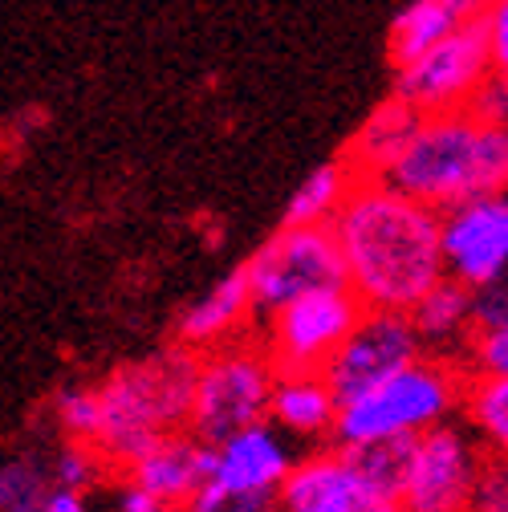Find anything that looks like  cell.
<instances>
[{
  "instance_id": "1f68e13d",
  "label": "cell",
  "mask_w": 508,
  "mask_h": 512,
  "mask_svg": "<svg viewBox=\"0 0 508 512\" xmlns=\"http://www.w3.org/2000/svg\"><path fill=\"white\" fill-rule=\"evenodd\" d=\"M452 13H456V21L460 25H468V21H484L488 13H492V5L496 0H443Z\"/></svg>"
},
{
  "instance_id": "52a82bcc",
  "label": "cell",
  "mask_w": 508,
  "mask_h": 512,
  "mask_svg": "<svg viewBox=\"0 0 508 512\" xmlns=\"http://www.w3.org/2000/svg\"><path fill=\"white\" fill-rule=\"evenodd\" d=\"M362 313L366 305L350 285L309 293L269 317L261 326V346L269 350L277 374H322L358 330Z\"/></svg>"
},
{
  "instance_id": "d4e9b609",
  "label": "cell",
  "mask_w": 508,
  "mask_h": 512,
  "mask_svg": "<svg viewBox=\"0 0 508 512\" xmlns=\"http://www.w3.org/2000/svg\"><path fill=\"white\" fill-rule=\"evenodd\" d=\"M110 464L102 460V452L98 447H90V443H61L57 452L49 456V472H53V484H57V492H90L98 480H102V472H106Z\"/></svg>"
},
{
  "instance_id": "ba28073f",
  "label": "cell",
  "mask_w": 508,
  "mask_h": 512,
  "mask_svg": "<svg viewBox=\"0 0 508 512\" xmlns=\"http://www.w3.org/2000/svg\"><path fill=\"white\" fill-rule=\"evenodd\" d=\"M488 82H492V53H488L484 21L460 25L431 53L395 70V94L411 102L423 118L472 110Z\"/></svg>"
},
{
  "instance_id": "cb8c5ba5",
  "label": "cell",
  "mask_w": 508,
  "mask_h": 512,
  "mask_svg": "<svg viewBox=\"0 0 508 512\" xmlns=\"http://www.w3.org/2000/svg\"><path fill=\"white\" fill-rule=\"evenodd\" d=\"M53 419L57 431L70 443H90L98 447L102 435V391L98 387H66L53 399Z\"/></svg>"
},
{
  "instance_id": "30bf717a",
  "label": "cell",
  "mask_w": 508,
  "mask_h": 512,
  "mask_svg": "<svg viewBox=\"0 0 508 512\" xmlns=\"http://www.w3.org/2000/svg\"><path fill=\"white\" fill-rule=\"evenodd\" d=\"M488 452L472 427L443 423L415 439L411 476L403 488V512H464Z\"/></svg>"
},
{
  "instance_id": "2e32d148",
  "label": "cell",
  "mask_w": 508,
  "mask_h": 512,
  "mask_svg": "<svg viewBox=\"0 0 508 512\" xmlns=\"http://www.w3.org/2000/svg\"><path fill=\"white\" fill-rule=\"evenodd\" d=\"M419 126H423V114L399 94H391L383 106L370 110V118L358 126V135L346 143L342 159L358 179H387L395 163L407 155V147L415 143Z\"/></svg>"
},
{
  "instance_id": "8992f818",
  "label": "cell",
  "mask_w": 508,
  "mask_h": 512,
  "mask_svg": "<svg viewBox=\"0 0 508 512\" xmlns=\"http://www.w3.org/2000/svg\"><path fill=\"white\" fill-rule=\"evenodd\" d=\"M252 289V305H257L261 326L285 305L350 285L346 277V256L334 236V224H313V228H293L281 224L273 240H265L257 252L240 265Z\"/></svg>"
},
{
  "instance_id": "836d02e7",
  "label": "cell",
  "mask_w": 508,
  "mask_h": 512,
  "mask_svg": "<svg viewBox=\"0 0 508 512\" xmlns=\"http://www.w3.org/2000/svg\"><path fill=\"white\" fill-rule=\"evenodd\" d=\"M163 512H187V508H163Z\"/></svg>"
},
{
  "instance_id": "6da1fadb",
  "label": "cell",
  "mask_w": 508,
  "mask_h": 512,
  "mask_svg": "<svg viewBox=\"0 0 508 512\" xmlns=\"http://www.w3.org/2000/svg\"><path fill=\"white\" fill-rule=\"evenodd\" d=\"M439 228V212L403 196L387 179H358L334 220L354 297L366 309L411 313L448 277Z\"/></svg>"
},
{
  "instance_id": "484cf974",
  "label": "cell",
  "mask_w": 508,
  "mask_h": 512,
  "mask_svg": "<svg viewBox=\"0 0 508 512\" xmlns=\"http://www.w3.org/2000/svg\"><path fill=\"white\" fill-rule=\"evenodd\" d=\"M464 370L468 374H500L508 378V326L496 330H480L464 354Z\"/></svg>"
},
{
  "instance_id": "277c9868",
  "label": "cell",
  "mask_w": 508,
  "mask_h": 512,
  "mask_svg": "<svg viewBox=\"0 0 508 512\" xmlns=\"http://www.w3.org/2000/svg\"><path fill=\"white\" fill-rule=\"evenodd\" d=\"M468 370L448 358H419L370 395L354 399L338 415V447L378 443V439H419L464 411Z\"/></svg>"
},
{
  "instance_id": "ac0fdd59",
  "label": "cell",
  "mask_w": 508,
  "mask_h": 512,
  "mask_svg": "<svg viewBox=\"0 0 508 512\" xmlns=\"http://www.w3.org/2000/svg\"><path fill=\"white\" fill-rule=\"evenodd\" d=\"M342 399L326 382V374H277L269 423L285 435L301 439H322L338 431Z\"/></svg>"
},
{
  "instance_id": "7a4b0ae2",
  "label": "cell",
  "mask_w": 508,
  "mask_h": 512,
  "mask_svg": "<svg viewBox=\"0 0 508 512\" xmlns=\"http://www.w3.org/2000/svg\"><path fill=\"white\" fill-rule=\"evenodd\" d=\"M387 183L439 216L484 196H500L508 187V126L476 110L423 118L415 143L395 163Z\"/></svg>"
},
{
  "instance_id": "9c48e42d",
  "label": "cell",
  "mask_w": 508,
  "mask_h": 512,
  "mask_svg": "<svg viewBox=\"0 0 508 512\" xmlns=\"http://www.w3.org/2000/svg\"><path fill=\"white\" fill-rule=\"evenodd\" d=\"M419 358H427V350L415 334L411 313L366 309L358 330L350 334V342L334 354V362L322 374L346 407V403L370 395L374 387L391 382L395 374H403L407 366H415Z\"/></svg>"
},
{
  "instance_id": "7c38bea8",
  "label": "cell",
  "mask_w": 508,
  "mask_h": 512,
  "mask_svg": "<svg viewBox=\"0 0 508 512\" xmlns=\"http://www.w3.org/2000/svg\"><path fill=\"white\" fill-rule=\"evenodd\" d=\"M281 512H403L399 500L374 492L342 447L309 452L277 492Z\"/></svg>"
},
{
  "instance_id": "f546056e",
  "label": "cell",
  "mask_w": 508,
  "mask_h": 512,
  "mask_svg": "<svg viewBox=\"0 0 508 512\" xmlns=\"http://www.w3.org/2000/svg\"><path fill=\"white\" fill-rule=\"evenodd\" d=\"M488 53H492V78L508 90V0H496L492 13L484 17Z\"/></svg>"
},
{
  "instance_id": "83f0119b",
  "label": "cell",
  "mask_w": 508,
  "mask_h": 512,
  "mask_svg": "<svg viewBox=\"0 0 508 512\" xmlns=\"http://www.w3.org/2000/svg\"><path fill=\"white\" fill-rule=\"evenodd\" d=\"M187 512H281L277 496H248V492H220V488H204Z\"/></svg>"
},
{
  "instance_id": "d6986e66",
  "label": "cell",
  "mask_w": 508,
  "mask_h": 512,
  "mask_svg": "<svg viewBox=\"0 0 508 512\" xmlns=\"http://www.w3.org/2000/svg\"><path fill=\"white\" fill-rule=\"evenodd\" d=\"M456 29H460V21H456V13L448 5H443V0H411L391 25V41H387L391 66L395 70L411 66V61L431 53L439 41H448Z\"/></svg>"
},
{
  "instance_id": "e575fe53",
  "label": "cell",
  "mask_w": 508,
  "mask_h": 512,
  "mask_svg": "<svg viewBox=\"0 0 508 512\" xmlns=\"http://www.w3.org/2000/svg\"><path fill=\"white\" fill-rule=\"evenodd\" d=\"M504 200H508V187H504Z\"/></svg>"
},
{
  "instance_id": "ffe728a7",
  "label": "cell",
  "mask_w": 508,
  "mask_h": 512,
  "mask_svg": "<svg viewBox=\"0 0 508 512\" xmlns=\"http://www.w3.org/2000/svg\"><path fill=\"white\" fill-rule=\"evenodd\" d=\"M358 175L350 171L346 159H334L326 167H317L297 191H293V200L285 208V224L293 228H313V224H334L338 212L346 208L350 200V191H354Z\"/></svg>"
},
{
  "instance_id": "4dcf8cb0",
  "label": "cell",
  "mask_w": 508,
  "mask_h": 512,
  "mask_svg": "<svg viewBox=\"0 0 508 512\" xmlns=\"http://www.w3.org/2000/svg\"><path fill=\"white\" fill-rule=\"evenodd\" d=\"M114 512H163V504L147 488H139L135 480L122 476V484L114 488Z\"/></svg>"
},
{
  "instance_id": "7402d4cb",
  "label": "cell",
  "mask_w": 508,
  "mask_h": 512,
  "mask_svg": "<svg viewBox=\"0 0 508 512\" xmlns=\"http://www.w3.org/2000/svg\"><path fill=\"white\" fill-rule=\"evenodd\" d=\"M350 456L354 472L391 500L403 504V488L411 476V456H415V439H378V443H358V447H342Z\"/></svg>"
},
{
  "instance_id": "e0dca14e",
  "label": "cell",
  "mask_w": 508,
  "mask_h": 512,
  "mask_svg": "<svg viewBox=\"0 0 508 512\" xmlns=\"http://www.w3.org/2000/svg\"><path fill=\"white\" fill-rule=\"evenodd\" d=\"M415 334L427 358H448L464 366V354L476 338V293L452 277H443L415 309H411Z\"/></svg>"
},
{
  "instance_id": "f1b7e54d",
  "label": "cell",
  "mask_w": 508,
  "mask_h": 512,
  "mask_svg": "<svg viewBox=\"0 0 508 512\" xmlns=\"http://www.w3.org/2000/svg\"><path fill=\"white\" fill-rule=\"evenodd\" d=\"M496 326H508V269L484 289H476V334Z\"/></svg>"
},
{
  "instance_id": "4fadbf2b",
  "label": "cell",
  "mask_w": 508,
  "mask_h": 512,
  "mask_svg": "<svg viewBox=\"0 0 508 512\" xmlns=\"http://www.w3.org/2000/svg\"><path fill=\"white\" fill-rule=\"evenodd\" d=\"M297 468L285 435L273 423H257L236 431L224 443H208V488L248 492V496H277Z\"/></svg>"
},
{
  "instance_id": "5b68a950",
  "label": "cell",
  "mask_w": 508,
  "mask_h": 512,
  "mask_svg": "<svg viewBox=\"0 0 508 512\" xmlns=\"http://www.w3.org/2000/svg\"><path fill=\"white\" fill-rule=\"evenodd\" d=\"M273 387H277V366L261 346V338H240L200 354L187 435H196L200 443H224L236 431L269 423Z\"/></svg>"
},
{
  "instance_id": "4316f807",
  "label": "cell",
  "mask_w": 508,
  "mask_h": 512,
  "mask_svg": "<svg viewBox=\"0 0 508 512\" xmlns=\"http://www.w3.org/2000/svg\"><path fill=\"white\" fill-rule=\"evenodd\" d=\"M464 512H508V456H488Z\"/></svg>"
},
{
  "instance_id": "8fae6325",
  "label": "cell",
  "mask_w": 508,
  "mask_h": 512,
  "mask_svg": "<svg viewBox=\"0 0 508 512\" xmlns=\"http://www.w3.org/2000/svg\"><path fill=\"white\" fill-rule=\"evenodd\" d=\"M439 244H443V269H448L452 281L468 285L472 293L484 289L488 281H496L508 269V200H504V191L443 212Z\"/></svg>"
},
{
  "instance_id": "3957f363",
  "label": "cell",
  "mask_w": 508,
  "mask_h": 512,
  "mask_svg": "<svg viewBox=\"0 0 508 512\" xmlns=\"http://www.w3.org/2000/svg\"><path fill=\"white\" fill-rule=\"evenodd\" d=\"M200 354L167 350L147 362L118 366L102 382V435L98 452L110 468H131L151 443L187 431L196 399Z\"/></svg>"
},
{
  "instance_id": "9a60e30c",
  "label": "cell",
  "mask_w": 508,
  "mask_h": 512,
  "mask_svg": "<svg viewBox=\"0 0 508 512\" xmlns=\"http://www.w3.org/2000/svg\"><path fill=\"white\" fill-rule=\"evenodd\" d=\"M257 305H252V289L244 269H236L232 277L216 281L192 309L179 317V346L192 354H208L220 350L228 342L252 338L248 326H257Z\"/></svg>"
},
{
  "instance_id": "44dd1931",
  "label": "cell",
  "mask_w": 508,
  "mask_h": 512,
  "mask_svg": "<svg viewBox=\"0 0 508 512\" xmlns=\"http://www.w3.org/2000/svg\"><path fill=\"white\" fill-rule=\"evenodd\" d=\"M464 419L488 456H508V378L500 374H468L464 387Z\"/></svg>"
},
{
  "instance_id": "5bb4252c",
  "label": "cell",
  "mask_w": 508,
  "mask_h": 512,
  "mask_svg": "<svg viewBox=\"0 0 508 512\" xmlns=\"http://www.w3.org/2000/svg\"><path fill=\"white\" fill-rule=\"evenodd\" d=\"M122 476L147 488L163 508H187L208 488V443H200L187 431L167 435L151 443Z\"/></svg>"
},
{
  "instance_id": "603a6c76",
  "label": "cell",
  "mask_w": 508,
  "mask_h": 512,
  "mask_svg": "<svg viewBox=\"0 0 508 512\" xmlns=\"http://www.w3.org/2000/svg\"><path fill=\"white\" fill-rule=\"evenodd\" d=\"M53 496V472L37 456H13L0 472V508L5 512H49Z\"/></svg>"
},
{
  "instance_id": "d6a6232c",
  "label": "cell",
  "mask_w": 508,
  "mask_h": 512,
  "mask_svg": "<svg viewBox=\"0 0 508 512\" xmlns=\"http://www.w3.org/2000/svg\"><path fill=\"white\" fill-rule=\"evenodd\" d=\"M49 512H90V504L78 492H57L53 504H49Z\"/></svg>"
}]
</instances>
